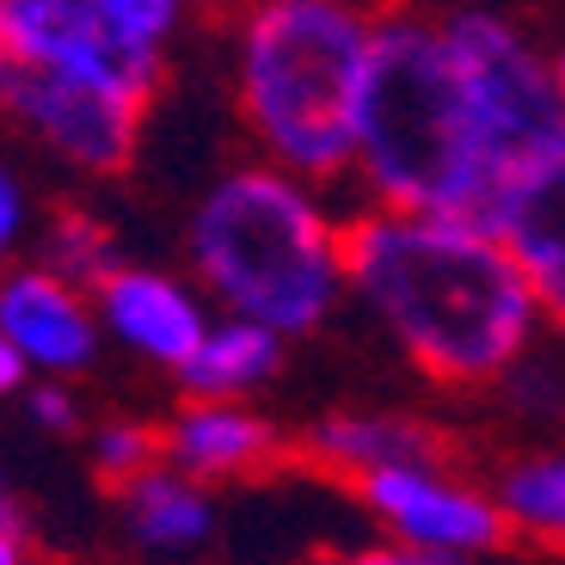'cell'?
I'll list each match as a JSON object with an SVG mask.
<instances>
[{"mask_svg": "<svg viewBox=\"0 0 565 565\" xmlns=\"http://www.w3.org/2000/svg\"><path fill=\"white\" fill-rule=\"evenodd\" d=\"M308 565H473L461 553H430V547H369V553H344V559H308Z\"/></svg>", "mask_w": 565, "mask_h": 565, "instance_id": "20", "label": "cell"}, {"mask_svg": "<svg viewBox=\"0 0 565 565\" xmlns=\"http://www.w3.org/2000/svg\"><path fill=\"white\" fill-rule=\"evenodd\" d=\"M270 449H277L270 424L234 399H198L167 430V461L198 473V480H241L270 461Z\"/></svg>", "mask_w": 565, "mask_h": 565, "instance_id": "12", "label": "cell"}, {"mask_svg": "<svg viewBox=\"0 0 565 565\" xmlns=\"http://www.w3.org/2000/svg\"><path fill=\"white\" fill-rule=\"evenodd\" d=\"M19 234H25V191H19L13 172L0 167V258L19 246Z\"/></svg>", "mask_w": 565, "mask_h": 565, "instance_id": "22", "label": "cell"}, {"mask_svg": "<svg viewBox=\"0 0 565 565\" xmlns=\"http://www.w3.org/2000/svg\"><path fill=\"white\" fill-rule=\"evenodd\" d=\"M93 296H99V320L136 356H148V363L184 369L198 356L203 332H210V308L198 301V289H184L167 270H124L117 265Z\"/></svg>", "mask_w": 565, "mask_h": 565, "instance_id": "10", "label": "cell"}, {"mask_svg": "<svg viewBox=\"0 0 565 565\" xmlns=\"http://www.w3.org/2000/svg\"><path fill=\"white\" fill-rule=\"evenodd\" d=\"M369 25L351 0H265L241 31V111L258 148L301 179H339L356 160V99Z\"/></svg>", "mask_w": 565, "mask_h": 565, "instance_id": "4", "label": "cell"}, {"mask_svg": "<svg viewBox=\"0 0 565 565\" xmlns=\"http://www.w3.org/2000/svg\"><path fill=\"white\" fill-rule=\"evenodd\" d=\"M282 363V332L265 320H246V313H227V320H210L198 356L179 369V382L198 399H241L253 394L258 382H270Z\"/></svg>", "mask_w": 565, "mask_h": 565, "instance_id": "14", "label": "cell"}, {"mask_svg": "<svg viewBox=\"0 0 565 565\" xmlns=\"http://www.w3.org/2000/svg\"><path fill=\"white\" fill-rule=\"evenodd\" d=\"M510 529L535 541H565V455H529L498 486Z\"/></svg>", "mask_w": 565, "mask_h": 565, "instance_id": "16", "label": "cell"}, {"mask_svg": "<svg viewBox=\"0 0 565 565\" xmlns=\"http://www.w3.org/2000/svg\"><path fill=\"white\" fill-rule=\"evenodd\" d=\"M0 111L13 124H25L68 167L117 172L136 154L141 99L111 93L99 81H81V74H56V68H38V62L0 56Z\"/></svg>", "mask_w": 565, "mask_h": 565, "instance_id": "7", "label": "cell"}, {"mask_svg": "<svg viewBox=\"0 0 565 565\" xmlns=\"http://www.w3.org/2000/svg\"><path fill=\"white\" fill-rule=\"evenodd\" d=\"M363 504L394 529V541L406 547H430V553H461V559H480L498 541L510 535V516L498 504V492L443 473L437 461H399L356 480Z\"/></svg>", "mask_w": 565, "mask_h": 565, "instance_id": "8", "label": "cell"}, {"mask_svg": "<svg viewBox=\"0 0 565 565\" xmlns=\"http://www.w3.org/2000/svg\"><path fill=\"white\" fill-rule=\"evenodd\" d=\"M344 277L394 344L443 387H486L523 363L541 301L486 222L369 210L344 227Z\"/></svg>", "mask_w": 565, "mask_h": 565, "instance_id": "1", "label": "cell"}, {"mask_svg": "<svg viewBox=\"0 0 565 565\" xmlns=\"http://www.w3.org/2000/svg\"><path fill=\"white\" fill-rule=\"evenodd\" d=\"M449 38L461 50L467 86L480 105V129H486V160H492V184L498 203L523 172H535L547 154L565 148V86L559 68L535 56L523 43V31H510L492 13H455Z\"/></svg>", "mask_w": 565, "mask_h": 565, "instance_id": "5", "label": "cell"}, {"mask_svg": "<svg viewBox=\"0 0 565 565\" xmlns=\"http://www.w3.org/2000/svg\"><path fill=\"white\" fill-rule=\"evenodd\" d=\"M160 455H167V443H160L148 424H105L99 437H93V473H99L105 486H129L136 473H148Z\"/></svg>", "mask_w": 565, "mask_h": 565, "instance_id": "18", "label": "cell"}, {"mask_svg": "<svg viewBox=\"0 0 565 565\" xmlns=\"http://www.w3.org/2000/svg\"><path fill=\"white\" fill-rule=\"evenodd\" d=\"M117 13H124L141 38L167 43L172 31H179V19H184V0H117Z\"/></svg>", "mask_w": 565, "mask_h": 565, "instance_id": "21", "label": "cell"}, {"mask_svg": "<svg viewBox=\"0 0 565 565\" xmlns=\"http://www.w3.org/2000/svg\"><path fill=\"white\" fill-rule=\"evenodd\" d=\"M31 418L43 424V430H74V418H81V406H74V394L62 387V375H43L38 387H31Z\"/></svg>", "mask_w": 565, "mask_h": 565, "instance_id": "19", "label": "cell"}, {"mask_svg": "<svg viewBox=\"0 0 565 565\" xmlns=\"http://www.w3.org/2000/svg\"><path fill=\"white\" fill-rule=\"evenodd\" d=\"M351 172L387 210H443L492 227L498 184L449 25L406 13L375 25L363 99H356Z\"/></svg>", "mask_w": 565, "mask_h": 565, "instance_id": "2", "label": "cell"}, {"mask_svg": "<svg viewBox=\"0 0 565 565\" xmlns=\"http://www.w3.org/2000/svg\"><path fill=\"white\" fill-rule=\"evenodd\" d=\"M308 455L332 473H351V480H369L382 467L399 461H437V437L418 430L406 418H363V412H344V418H326L308 437Z\"/></svg>", "mask_w": 565, "mask_h": 565, "instance_id": "15", "label": "cell"}, {"mask_svg": "<svg viewBox=\"0 0 565 565\" xmlns=\"http://www.w3.org/2000/svg\"><path fill=\"white\" fill-rule=\"evenodd\" d=\"M553 68H559V86H565V56H559V62H553Z\"/></svg>", "mask_w": 565, "mask_h": 565, "instance_id": "26", "label": "cell"}, {"mask_svg": "<svg viewBox=\"0 0 565 565\" xmlns=\"http://www.w3.org/2000/svg\"><path fill=\"white\" fill-rule=\"evenodd\" d=\"M43 265L62 270L68 282H81V289H99L105 277L117 270V253H111V234H105L93 215H62L56 227H50V241H43Z\"/></svg>", "mask_w": 565, "mask_h": 565, "instance_id": "17", "label": "cell"}, {"mask_svg": "<svg viewBox=\"0 0 565 565\" xmlns=\"http://www.w3.org/2000/svg\"><path fill=\"white\" fill-rule=\"evenodd\" d=\"M25 375H31V363L19 356V344L0 332V394H19V387H25Z\"/></svg>", "mask_w": 565, "mask_h": 565, "instance_id": "23", "label": "cell"}, {"mask_svg": "<svg viewBox=\"0 0 565 565\" xmlns=\"http://www.w3.org/2000/svg\"><path fill=\"white\" fill-rule=\"evenodd\" d=\"M0 56L81 74L148 105L167 68V43L141 38L117 0H0Z\"/></svg>", "mask_w": 565, "mask_h": 565, "instance_id": "6", "label": "cell"}, {"mask_svg": "<svg viewBox=\"0 0 565 565\" xmlns=\"http://www.w3.org/2000/svg\"><path fill=\"white\" fill-rule=\"evenodd\" d=\"M0 523L25 529V504H19V486L7 480V467H0Z\"/></svg>", "mask_w": 565, "mask_h": 565, "instance_id": "24", "label": "cell"}, {"mask_svg": "<svg viewBox=\"0 0 565 565\" xmlns=\"http://www.w3.org/2000/svg\"><path fill=\"white\" fill-rule=\"evenodd\" d=\"M313 179L289 167H241L215 184L191 215L198 277L227 313L277 326L282 339L313 332L332 301L351 289L344 277V227L308 191Z\"/></svg>", "mask_w": 565, "mask_h": 565, "instance_id": "3", "label": "cell"}, {"mask_svg": "<svg viewBox=\"0 0 565 565\" xmlns=\"http://www.w3.org/2000/svg\"><path fill=\"white\" fill-rule=\"evenodd\" d=\"M492 234L510 246L541 313L565 326V148L510 184L492 215Z\"/></svg>", "mask_w": 565, "mask_h": 565, "instance_id": "11", "label": "cell"}, {"mask_svg": "<svg viewBox=\"0 0 565 565\" xmlns=\"http://www.w3.org/2000/svg\"><path fill=\"white\" fill-rule=\"evenodd\" d=\"M0 332L19 344L38 375H81L99 356V320L81 282L62 270L31 265L0 282Z\"/></svg>", "mask_w": 565, "mask_h": 565, "instance_id": "9", "label": "cell"}, {"mask_svg": "<svg viewBox=\"0 0 565 565\" xmlns=\"http://www.w3.org/2000/svg\"><path fill=\"white\" fill-rule=\"evenodd\" d=\"M117 492H124V523L136 535V547L160 553V559H184L215 535V504L203 492V480L184 473V467H148Z\"/></svg>", "mask_w": 565, "mask_h": 565, "instance_id": "13", "label": "cell"}, {"mask_svg": "<svg viewBox=\"0 0 565 565\" xmlns=\"http://www.w3.org/2000/svg\"><path fill=\"white\" fill-rule=\"evenodd\" d=\"M0 565H25V529L0 523Z\"/></svg>", "mask_w": 565, "mask_h": 565, "instance_id": "25", "label": "cell"}]
</instances>
